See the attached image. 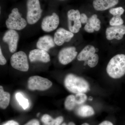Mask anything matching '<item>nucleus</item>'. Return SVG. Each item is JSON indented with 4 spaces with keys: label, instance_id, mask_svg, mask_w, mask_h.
<instances>
[{
    "label": "nucleus",
    "instance_id": "nucleus-4",
    "mask_svg": "<svg viewBox=\"0 0 125 125\" xmlns=\"http://www.w3.org/2000/svg\"><path fill=\"white\" fill-rule=\"evenodd\" d=\"M27 21L22 17L18 8H14L6 21V27L9 29L22 30L27 26Z\"/></svg>",
    "mask_w": 125,
    "mask_h": 125
},
{
    "label": "nucleus",
    "instance_id": "nucleus-5",
    "mask_svg": "<svg viewBox=\"0 0 125 125\" xmlns=\"http://www.w3.org/2000/svg\"><path fill=\"white\" fill-rule=\"evenodd\" d=\"M10 62L13 68L20 71L27 72L29 69L28 57L24 52L20 51L14 53L11 56Z\"/></svg>",
    "mask_w": 125,
    "mask_h": 125
},
{
    "label": "nucleus",
    "instance_id": "nucleus-30",
    "mask_svg": "<svg viewBox=\"0 0 125 125\" xmlns=\"http://www.w3.org/2000/svg\"><path fill=\"white\" fill-rule=\"evenodd\" d=\"M24 125H40L39 121L37 119L31 120Z\"/></svg>",
    "mask_w": 125,
    "mask_h": 125
},
{
    "label": "nucleus",
    "instance_id": "nucleus-10",
    "mask_svg": "<svg viewBox=\"0 0 125 125\" xmlns=\"http://www.w3.org/2000/svg\"><path fill=\"white\" fill-rule=\"evenodd\" d=\"M78 55L76 48L75 47L71 46L64 48L59 52L58 60L61 64L66 65L70 63Z\"/></svg>",
    "mask_w": 125,
    "mask_h": 125
},
{
    "label": "nucleus",
    "instance_id": "nucleus-27",
    "mask_svg": "<svg viewBox=\"0 0 125 125\" xmlns=\"http://www.w3.org/2000/svg\"><path fill=\"white\" fill-rule=\"evenodd\" d=\"M7 61L3 55L1 47L0 48V64L1 65H4L6 64Z\"/></svg>",
    "mask_w": 125,
    "mask_h": 125
},
{
    "label": "nucleus",
    "instance_id": "nucleus-26",
    "mask_svg": "<svg viewBox=\"0 0 125 125\" xmlns=\"http://www.w3.org/2000/svg\"><path fill=\"white\" fill-rule=\"evenodd\" d=\"M125 10L121 7L112 8L110 9L109 12L113 16H120L123 14Z\"/></svg>",
    "mask_w": 125,
    "mask_h": 125
},
{
    "label": "nucleus",
    "instance_id": "nucleus-25",
    "mask_svg": "<svg viewBox=\"0 0 125 125\" xmlns=\"http://www.w3.org/2000/svg\"><path fill=\"white\" fill-rule=\"evenodd\" d=\"M124 21L120 16H113L109 21L111 26H117L123 25Z\"/></svg>",
    "mask_w": 125,
    "mask_h": 125
},
{
    "label": "nucleus",
    "instance_id": "nucleus-18",
    "mask_svg": "<svg viewBox=\"0 0 125 125\" xmlns=\"http://www.w3.org/2000/svg\"><path fill=\"white\" fill-rule=\"evenodd\" d=\"M10 100V94L5 92L2 86H0V107L5 109L9 106Z\"/></svg>",
    "mask_w": 125,
    "mask_h": 125
},
{
    "label": "nucleus",
    "instance_id": "nucleus-31",
    "mask_svg": "<svg viewBox=\"0 0 125 125\" xmlns=\"http://www.w3.org/2000/svg\"><path fill=\"white\" fill-rule=\"evenodd\" d=\"M2 125H19V123L14 120L8 121Z\"/></svg>",
    "mask_w": 125,
    "mask_h": 125
},
{
    "label": "nucleus",
    "instance_id": "nucleus-9",
    "mask_svg": "<svg viewBox=\"0 0 125 125\" xmlns=\"http://www.w3.org/2000/svg\"><path fill=\"white\" fill-rule=\"evenodd\" d=\"M19 39V36L17 31L14 30L9 29L5 32L2 40L7 43L10 52L14 53L17 50Z\"/></svg>",
    "mask_w": 125,
    "mask_h": 125
},
{
    "label": "nucleus",
    "instance_id": "nucleus-14",
    "mask_svg": "<svg viewBox=\"0 0 125 125\" xmlns=\"http://www.w3.org/2000/svg\"><path fill=\"white\" fill-rule=\"evenodd\" d=\"M55 45L54 38L50 35H46L39 38L36 43V46L37 49L47 52L55 47Z\"/></svg>",
    "mask_w": 125,
    "mask_h": 125
},
{
    "label": "nucleus",
    "instance_id": "nucleus-29",
    "mask_svg": "<svg viewBox=\"0 0 125 125\" xmlns=\"http://www.w3.org/2000/svg\"><path fill=\"white\" fill-rule=\"evenodd\" d=\"M84 29L86 32L88 33H92L94 32V31L93 29L90 26L88 22L86 23V24L85 25Z\"/></svg>",
    "mask_w": 125,
    "mask_h": 125
},
{
    "label": "nucleus",
    "instance_id": "nucleus-33",
    "mask_svg": "<svg viewBox=\"0 0 125 125\" xmlns=\"http://www.w3.org/2000/svg\"><path fill=\"white\" fill-rule=\"evenodd\" d=\"M67 125H76L73 122H70Z\"/></svg>",
    "mask_w": 125,
    "mask_h": 125
},
{
    "label": "nucleus",
    "instance_id": "nucleus-1",
    "mask_svg": "<svg viewBox=\"0 0 125 125\" xmlns=\"http://www.w3.org/2000/svg\"><path fill=\"white\" fill-rule=\"evenodd\" d=\"M64 84L68 91L74 94L85 93L90 90L89 84L87 81L73 74L66 76Z\"/></svg>",
    "mask_w": 125,
    "mask_h": 125
},
{
    "label": "nucleus",
    "instance_id": "nucleus-32",
    "mask_svg": "<svg viewBox=\"0 0 125 125\" xmlns=\"http://www.w3.org/2000/svg\"><path fill=\"white\" fill-rule=\"evenodd\" d=\"M99 125H113L111 122L108 121H105L103 122Z\"/></svg>",
    "mask_w": 125,
    "mask_h": 125
},
{
    "label": "nucleus",
    "instance_id": "nucleus-21",
    "mask_svg": "<svg viewBox=\"0 0 125 125\" xmlns=\"http://www.w3.org/2000/svg\"><path fill=\"white\" fill-rule=\"evenodd\" d=\"M75 96L70 95L66 98L64 102V106L66 109L69 111H71L75 107L76 105Z\"/></svg>",
    "mask_w": 125,
    "mask_h": 125
},
{
    "label": "nucleus",
    "instance_id": "nucleus-35",
    "mask_svg": "<svg viewBox=\"0 0 125 125\" xmlns=\"http://www.w3.org/2000/svg\"><path fill=\"white\" fill-rule=\"evenodd\" d=\"M92 99H93V98H92V97H90L89 98V100H90V101H92Z\"/></svg>",
    "mask_w": 125,
    "mask_h": 125
},
{
    "label": "nucleus",
    "instance_id": "nucleus-20",
    "mask_svg": "<svg viewBox=\"0 0 125 125\" xmlns=\"http://www.w3.org/2000/svg\"><path fill=\"white\" fill-rule=\"evenodd\" d=\"M87 22L89 24L94 31H98L101 29V21L98 18L97 15L96 14L93 15L88 19Z\"/></svg>",
    "mask_w": 125,
    "mask_h": 125
},
{
    "label": "nucleus",
    "instance_id": "nucleus-16",
    "mask_svg": "<svg viewBox=\"0 0 125 125\" xmlns=\"http://www.w3.org/2000/svg\"><path fill=\"white\" fill-rule=\"evenodd\" d=\"M96 49L92 45H88L84 48L78 54L77 59L79 61H87L95 54Z\"/></svg>",
    "mask_w": 125,
    "mask_h": 125
},
{
    "label": "nucleus",
    "instance_id": "nucleus-8",
    "mask_svg": "<svg viewBox=\"0 0 125 125\" xmlns=\"http://www.w3.org/2000/svg\"><path fill=\"white\" fill-rule=\"evenodd\" d=\"M60 24L59 16L55 13L51 15L45 16L43 19L41 24V28L43 31L50 32L57 28Z\"/></svg>",
    "mask_w": 125,
    "mask_h": 125
},
{
    "label": "nucleus",
    "instance_id": "nucleus-23",
    "mask_svg": "<svg viewBox=\"0 0 125 125\" xmlns=\"http://www.w3.org/2000/svg\"><path fill=\"white\" fill-rule=\"evenodd\" d=\"M99 57L98 55L95 54L86 62L88 65L91 68L95 67L98 63Z\"/></svg>",
    "mask_w": 125,
    "mask_h": 125
},
{
    "label": "nucleus",
    "instance_id": "nucleus-6",
    "mask_svg": "<svg viewBox=\"0 0 125 125\" xmlns=\"http://www.w3.org/2000/svg\"><path fill=\"white\" fill-rule=\"evenodd\" d=\"M52 85V83L48 79L37 75L31 76L28 81V88L31 90L45 91Z\"/></svg>",
    "mask_w": 125,
    "mask_h": 125
},
{
    "label": "nucleus",
    "instance_id": "nucleus-36",
    "mask_svg": "<svg viewBox=\"0 0 125 125\" xmlns=\"http://www.w3.org/2000/svg\"><path fill=\"white\" fill-rule=\"evenodd\" d=\"M61 125H67L65 123H63V124H62Z\"/></svg>",
    "mask_w": 125,
    "mask_h": 125
},
{
    "label": "nucleus",
    "instance_id": "nucleus-12",
    "mask_svg": "<svg viewBox=\"0 0 125 125\" xmlns=\"http://www.w3.org/2000/svg\"><path fill=\"white\" fill-rule=\"evenodd\" d=\"M125 34V25H124L109 27L106 30V38L108 40H121Z\"/></svg>",
    "mask_w": 125,
    "mask_h": 125
},
{
    "label": "nucleus",
    "instance_id": "nucleus-13",
    "mask_svg": "<svg viewBox=\"0 0 125 125\" xmlns=\"http://www.w3.org/2000/svg\"><path fill=\"white\" fill-rule=\"evenodd\" d=\"M29 57L31 62H40L47 63L51 61L50 55L47 52L39 49H34L30 51Z\"/></svg>",
    "mask_w": 125,
    "mask_h": 125
},
{
    "label": "nucleus",
    "instance_id": "nucleus-15",
    "mask_svg": "<svg viewBox=\"0 0 125 125\" xmlns=\"http://www.w3.org/2000/svg\"><path fill=\"white\" fill-rule=\"evenodd\" d=\"M119 0H94L93 6L97 11H104L114 7L118 4Z\"/></svg>",
    "mask_w": 125,
    "mask_h": 125
},
{
    "label": "nucleus",
    "instance_id": "nucleus-3",
    "mask_svg": "<svg viewBox=\"0 0 125 125\" xmlns=\"http://www.w3.org/2000/svg\"><path fill=\"white\" fill-rule=\"evenodd\" d=\"M27 21L29 24L36 23L42 16V10L39 0H27Z\"/></svg>",
    "mask_w": 125,
    "mask_h": 125
},
{
    "label": "nucleus",
    "instance_id": "nucleus-19",
    "mask_svg": "<svg viewBox=\"0 0 125 125\" xmlns=\"http://www.w3.org/2000/svg\"><path fill=\"white\" fill-rule=\"evenodd\" d=\"M63 117L60 116L53 119L48 114H45L42 118V121L46 125H60L63 122Z\"/></svg>",
    "mask_w": 125,
    "mask_h": 125
},
{
    "label": "nucleus",
    "instance_id": "nucleus-34",
    "mask_svg": "<svg viewBox=\"0 0 125 125\" xmlns=\"http://www.w3.org/2000/svg\"><path fill=\"white\" fill-rule=\"evenodd\" d=\"M81 125H89L87 123H83V124H82Z\"/></svg>",
    "mask_w": 125,
    "mask_h": 125
},
{
    "label": "nucleus",
    "instance_id": "nucleus-24",
    "mask_svg": "<svg viewBox=\"0 0 125 125\" xmlns=\"http://www.w3.org/2000/svg\"><path fill=\"white\" fill-rule=\"evenodd\" d=\"M75 102L77 105H81L87 101V97L85 93H80L76 94L75 96Z\"/></svg>",
    "mask_w": 125,
    "mask_h": 125
},
{
    "label": "nucleus",
    "instance_id": "nucleus-22",
    "mask_svg": "<svg viewBox=\"0 0 125 125\" xmlns=\"http://www.w3.org/2000/svg\"><path fill=\"white\" fill-rule=\"evenodd\" d=\"M15 97L16 100L23 109H26L28 108L29 105L28 100L25 98L21 93H17L16 94Z\"/></svg>",
    "mask_w": 125,
    "mask_h": 125
},
{
    "label": "nucleus",
    "instance_id": "nucleus-17",
    "mask_svg": "<svg viewBox=\"0 0 125 125\" xmlns=\"http://www.w3.org/2000/svg\"><path fill=\"white\" fill-rule=\"evenodd\" d=\"M76 113L79 116L88 117L93 115L94 111L93 108L89 105H81L76 110Z\"/></svg>",
    "mask_w": 125,
    "mask_h": 125
},
{
    "label": "nucleus",
    "instance_id": "nucleus-11",
    "mask_svg": "<svg viewBox=\"0 0 125 125\" xmlns=\"http://www.w3.org/2000/svg\"><path fill=\"white\" fill-rule=\"evenodd\" d=\"M74 36V33L70 31L63 28H59L54 34V42L56 45L61 46L65 42H69Z\"/></svg>",
    "mask_w": 125,
    "mask_h": 125
},
{
    "label": "nucleus",
    "instance_id": "nucleus-28",
    "mask_svg": "<svg viewBox=\"0 0 125 125\" xmlns=\"http://www.w3.org/2000/svg\"><path fill=\"white\" fill-rule=\"evenodd\" d=\"M88 19L87 15L84 13L81 14L80 20L82 23H86L88 22Z\"/></svg>",
    "mask_w": 125,
    "mask_h": 125
},
{
    "label": "nucleus",
    "instance_id": "nucleus-7",
    "mask_svg": "<svg viewBox=\"0 0 125 125\" xmlns=\"http://www.w3.org/2000/svg\"><path fill=\"white\" fill-rule=\"evenodd\" d=\"M81 14L78 10H71L67 13L68 27L69 31L76 33L80 30L82 23L80 20Z\"/></svg>",
    "mask_w": 125,
    "mask_h": 125
},
{
    "label": "nucleus",
    "instance_id": "nucleus-37",
    "mask_svg": "<svg viewBox=\"0 0 125 125\" xmlns=\"http://www.w3.org/2000/svg\"></svg>",
    "mask_w": 125,
    "mask_h": 125
},
{
    "label": "nucleus",
    "instance_id": "nucleus-2",
    "mask_svg": "<svg viewBox=\"0 0 125 125\" xmlns=\"http://www.w3.org/2000/svg\"><path fill=\"white\" fill-rule=\"evenodd\" d=\"M107 73L111 78L119 79L125 74V55L117 54L109 61L106 67Z\"/></svg>",
    "mask_w": 125,
    "mask_h": 125
}]
</instances>
